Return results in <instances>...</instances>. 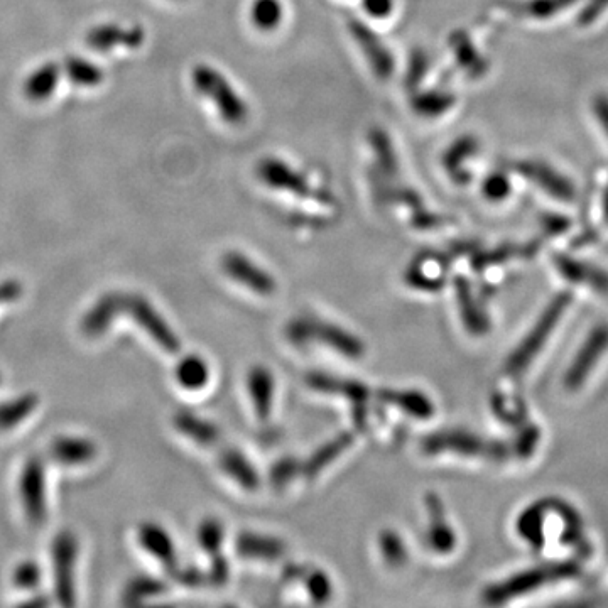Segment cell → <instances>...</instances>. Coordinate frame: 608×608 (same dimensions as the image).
<instances>
[{"mask_svg": "<svg viewBox=\"0 0 608 608\" xmlns=\"http://www.w3.org/2000/svg\"><path fill=\"white\" fill-rule=\"evenodd\" d=\"M119 315H129L137 321L144 332L151 335L152 340L158 343L168 353L180 350L178 337L171 332L166 321L159 316L152 304L139 294L109 293L104 294L93 304L87 315L83 316L82 332L87 337H100L109 330L112 321Z\"/></svg>", "mask_w": 608, "mask_h": 608, "instance_id": "cell-1", "label": "cell"}, {"mask_svg": "<svg viewBox=\"0 0 608 608\" xmlns=\"http://www.w3.org/2000/svg\"><path fill=\"white\" fill-rule=\"evenodd\" d=\"M191 85L201 98L212 105L218 119L228 127H242L250 117V105L222 70L198 63L191 71Z\"/></svg>", "mask_w": 608, "mask_h": 608, "instance_id": "cell-2", "label": "cell"}, {"mask_svg": "<svg viewBox=\"0 0 608 608\" xmlns=\"http://www.w3.org/2000/svg\"><path fill=\"white\" fill-rule=\"evenodd\" d=\"M256 176L262 185L274 191H283L303 200H315L321 205H330L333 201L330 193H325L313 185L308 174L276 156L262 158L257 163Z\"/></svg>", "mask_w": 608, "mask_h": 608, "instance_id": "cell-3", "label": "cell"}, {"mask_svg": "<svg viewBox=\"0 0 608 608\" xmlns=\"http://www.w3.org/2000/svg\"><path fill=\"white\" fill-rule=\"evenodd\" d=\"M571 293H561L556 298L551 299V303L546 306L543 315L539 316L536 325L532 326L531 332L522 340L521 345L516 348V352L512 353L505 369L511 375H519L531 365L532 360L538 357L541 348L548 342L549 335L553 333L556 325L560 323L561 316L565 313L566 308L571 304Z\"/></svg>", "mask_w": 608, "mask_h": 608, "instance_id": "cell-4", "label": "cell"}, {"mask_svg": "<svg viewBox=\"0 0 608 608\" xmlns=\"http://www.w3.org/2000/svg\"><path fill=\"white\" fill-rule=\"evenodd\" d=\"M578 573V566L573 563H558V565L541 566L534 570L524 571L512 576L504 583L494 585L485 592V602L504 603L511 598L521 597L524 593L534 592L556 581L571 578Z\"/></svg>", "mask_w": 608, "mask_h": 608, "instance_id": "cell-5", "label": "cell"}, {"mask_svg": "<svg viewBox=\"0 0 608 608\" xmlns=\"http://www.w3.org/2000/svg\"><path fill=\"white\" fill-rule=\"evenodd\" d=\"M347 29L350 36L355 39L357 48L360 49V53L364 56L375 78L384 80V82L389 80L396 71V56L384 43V39L357 17L348 19Z\"/></svg>", "mask_w": 608, "mask_h": 608, "instance_id": "cell-6", "label": "cell"}, {"mask_svg": "<svg viewBox=\"0 0 608 608\" xmlns=\"http://www.w3.org/2000/svg\"><path fill=\"white\" fill-rule=\"evenodd\" d=\"M19 494L29 522L34 526L44 524L48 509H46V470H44L43 458L33 456L22 468Z\"/></svg>", "mask_w": 608, "mask_h": 608, "instance_id": "cell-7", "label": "cell"}, {"mask_svg": "<svg viewBox=\"0 0 608 608\" xmlns=\"http://www.w3.org/2000/svg\"><path fill=\"white\" fill-rule=\"evenodd\" d=\"M78 543L75 534L63 531L53 543V566H55L56 598L61 605H75V561Z\"/></svg>", "mask_w": 608, "mask_h": 608, "instance_id": "cell-8", "label": "cell"}, {"mask_svg": "<svg viewBox=\"0 0 608 608\" xmlns=\"http://www.w3.org/2000/svg\"><path fill=\"white\" fill-rule=\"evenodd\" d=\"M424 448L431 453L455 451L462 455L487 456L494 460H504L505 456L509 455V450L504 443L484 440L480 436L465 433V431H450V433L431 436L424 443Z\"/></svg>", "mask_w": 608, "mask_h": 608, "instance_id": "cell-9", "label": "cell"}, {"mask_svg": "<svg viewBox=\"0 0 608 608\" xmlns=\"http://www.w3.org/2000/svg\"><path fill=\"white\" fill-rule=\"evenodd\" d=\"M289 337L293 338L294 342L299 343L306 342V340H318V342L337 348L352 359H357L362 355V343L355 340V337H350L347 332H343L337 326L330 325V323H321V321L316 320L296 321L289 328Z\"/></svg>", "mask_w": 608, "mask_h": 608, "instance_id": "cell-10", "label": "cell"}, {"mask_svg": "<svg viewBox=\"0 0 608 608\" xmlns=\"http://www.w3.org/2000/svg\"><path fill=\"white\" fill-rule=\"evenodd\" d=\"M146 41V33L141 26H122L117 22H104L93 26L85 36V43L95 53H110L115 49L141 48Z\"/></svg>", "mask_w": 608, "mask_h": 608, "instance_id": "cell-11", "label": "cell"}, {"mask_svg": "<svg viewBox=\"0 0 608 608\" xmlns=\"http://www.w3.org/2000/svg\"><path fill=\"white\" fill-rule=\"evenodd\" d=\"M608 348V326L600 325L588 335L587 340L576 353L575 359L571 362V367L565 375V386L570 391H576L578 387L585 384L588 375L598 360L602 359L603 353Z\"/></svg>", "mask_w": 608, "mask_h": 608, "instance_id": "cell-12", "label": "cell"}, {"mask_svg": "<svg viewBox=\"0 0 608 608\" xmlns=\"http://www.w3.org/2000/svg\"><path fill=\"white\" fill-rule=\"evenodd\" d=\"M222 269L228 277H232L245 288L252 289L254 293L271 294L276 289V281L272 276L237 250H230L223 256Z\"/></svg>", "mask_w": 608, "mask_h": 608, "instance_id": "cell-13", "label": "cell"}, {"mask_svg": "<svg viewBox=\"0 0 608 608\" xmlns=\"http://www.w3.org/2000/svg\"><path fill=\"white\" fill-rule=\"evenodd\" d=\"M63 70L61 63L46 61L43 65L36 66L22 82V95L31 104H44L55 97L56 90L60 87Z\"/></svg>", "mask_w": 608, "mask_h": 608, "instance_id": "cell-14", "label": "cell"}, {"mask_svg": "<svg viewBox=\"0 0 608 608\" xmlns=\"http://www.w3.org/2000/svg\"><path fill=\"white\" fill-rule=\"evenodd\" d=\"M517 171L558 200L571 201L575 198L576 191L573 183L563 174L549 168L548 164L538 163V161H522L517 164Z\"/></svg>", "mask_w": 608, "mask_h": 608, "instance_id": "cell-15", "label": "cell"}, {"mask_svg": "<svg viewBox=\"0 0 608 608\" xmlns=\"http://www.w3.org/2000/svg\"><path fill=\"white\" fill-rule=\"evenodd\" d=\"M477 154L478 141L467 134V136L458 137L456 141L451 142L441 156V166L448 174V178L455 181L456 185H467L468 181L472 180V174L467 168V161L475 158Z\"/></svg>", "mask_w": 608, "mask_h": 608, "instance_id": "cell-16", "label": "cell"}, {"mask_svg": "<svg viewBox=\"0 0 608 608\" xmlns=\"http://www.w3.org/2000/svg\"><path fill=\"white\" fill-rule=\"evenodd\" d=\"M554 264L571 283L585 284V286L597 289L598 293H608V272L603 271L600 267L592 266L587 262L575 261V259L561 256V254L554 257Z\"/></svg>", "mask_w": 608, "mask_h": 608, "instance_id": "cell-17", "label": "cell"}, {"mask_svg": "<svg viewBox=\"0 0 608 608\" xmlns=\"http://www.w3.org/2000/svg\"><path fill=\"white\" fill-rule=\"evenodd\" d=\"M49 458L53 462L65 465V467H76L92 462L97 455V446L87 438H58L49 446Z\"/></svg>", "mask_w": 608, "mask_h": 608, "instance_id": "cell-18", "label": "cell"}, {"mask_svg": "<svg viewBox=\"0 0 608 608\" xmlns=\"http://www.w3.org/2000/svg\"><path fill=\"white\" fill-rule=\"evenodd\" d=\"M139 541L146 551L158 558L171 575H178V561L174 554V546L168 532L156 524H142L139 529Z\"/></svg>", "mask_w": 608, "mask_h": 608, "instance_id": "cell-19", "label": "cell"}, {"mask_svg": "<svg viewBox=\"0 0 608 608\" xmlns=\"http://www.w3.org/2000/svg\"><path fill=\"white\" fill-rule=\"evenodd\" d=\"M61 70L73 87L97 88L104 83V70L83 56H66L65 60L61 61Z\"/></svg>", "mask_w": 608, "mask_h": 608, "instance_id": "cell-20", "label": "cell"}, {"mask_svg": "<svg viewBox=\"0 0 608 608\" xmlns=\"http://www.w3.org/2000/svg\"><path fill=\"white\" fill-rule=\"evenodd\" d=\"M286 19L283 0H252L249 6V21L262 34L276 33Z\"/></svg>", "mask_w": 608, "mask_h": 608, "instance_id": "cell-21", "label": "cell"}, {"mask_svg": "<svg viewBox=\"0 0 608 608\" xmlns=\"http://www.w3.org/2000/svg\"><path fill=\"white\" fill-rule=\"evenodd\" d=\"M450 48L455 56L456 63L467 71L470 76H482L487 71V61L484 56L478 53L472 39L468 38L467 33L456 31L450 36Z\"/></svg>", "mask_w": 608, "mask_h": 608, "instance_id": "cell-22", "label": "cell"}, {"mask_svg": "<svg viewBox=\"0 0 608 608\" xmlns=\"http://www.w3.org/2000/svg\"><path fill=\"white\" fill-rule=\"evenodd\" d=\"M455 102V95L443 90H424V92L419 90L411 95L413 112L423 119H438L446 112H450Z\"/></svg>", "mask_w": 608, "mask_h": 608, "instance_id": "cell-23", "label": "cell"}, {"mask_svg": "<svg viewBox=\"0 0 608 608\" xmlns=\"http://www.w3.org/2000/svg\"><path fill=\"white\" fill-rule=\"evenodd\" d=\"M249 391L256 413L262 421H266L272 409V392H274L272 375L266 369L256 367L249 375Z\"/></svg>", "mask_w": 608, "mask_h": 608, "instance_id": "cell-24", "label": "cell"}, {"mask_svg": "<svg viewBox=\"0 0 608 608\" xmlns=\"http://www.w3.org/2000/svg\"><path fill=\"white\" fill-rule=\"evenodd\" d=\"M36 408L38 396L34 394H24L0 404V429L16 428L24 419L29 418Z\"/></svg>", "mask_w": 608, "mask_h": 608, "instance_id": "cell-25", "label": "cell"}, {"mask_svg": "<svg viewBox=\"0 0 608 608\" xmlns=\"http://www.w3.org/2000/svg\"><path fill=\"white\" fill-rule=\"evenodd\" d=\"M237 548H239L240 556L276 560L283 553L284 546L277 539L262 538L256 534H244V536H240Z\"/></svg>", "mask_w": 608, "mask_h": 608, "instance_id": "cell-26", "label": "cell"}, {"mask_svg": "<svg viewBox=\"0 0 608 608\" xmlns=\"http://www.w3.org/2000/svg\"><path fill=\"white\" fill-rule=\"evenodd\" d=\"M429 509L435 514L433 517V524L429 527L428 541L436 551L441 553H448L455 546V534L451 531L450 526L443 521L441 516V505L438 499L428 500Z\"/></svg>", "mask_w": 608, "mask_h": 608, "instance_id": "cell-27", "label": "cell"}, {"mask_svg": "<svg viewBox=\"0 0 608 608\" xmlns=\"http://www.w3.org/2000/svg\"><path fill=\"white\" fill-rule=\"evenodd\" d=\"M384 401L394 402L397 408H401L406 413L418 416V418H429L433 414V406L428 401V397L418 392H386L382 394Z\"/></svg>", "mask_w": 608, "mask_h": 608, "instance_id": "cell-28", "label": "cell"}, {"mask_svg": "<svg viewBox=\"0 0 608 608\" xmlns=\"http://www.w3.org/2000/svg\"><path fill=\"white\" fill-rule=\"evenodd\" d=\"M176 428L180 429L181 433L190 436L191 440L203 445H212L213 441H217L218 435L212 424L200 421L193 414L181 413L174 419Z\"/></svg>", "mask_w": 608, "mask_h": 608, "instance_id": "cell-29", "label": "cell"}, {"mask_svg": "<svg viewBox=\"0 0 608 608\" xmlns=\"http://www.w3.org/2000/svg\"><path fill=\"white\" fill-rule=\"evenodd\" d=\"M176 379L186 389H200L207 384V364L195 355L186 357L185 360H181L178 369H176Z\"/></svg>", "mask_w": 608, "mask_h": 608, "instance_id": "cell-30", "label": "cell"}, {"mask_svg": "<svg viewBox=\"0 0 608 608\" xmlns=\"http://www.w3.org/2000/svg\"><path fill=\"white\" fill-rule=\"evenodd\" d=\"M310 386L320 391H338L337 394L347 396L352 401L359 402L365 399L364 386H360L359 382H345V380L332 379L328 375H313L310 377Z\"/></svg>", "mask_w": 608, "mask_h": 608, "instance_id": "cell-31", "label": "cell"}, {"mask_svg": "<svg viewBox=\"0 0 608 608\" xmlns=\"http://www.w3.org/2000/svg\"><path fill=\"white\" fill-rule=\"evenodd\" d=\"M222 467L228 475L244 485L245 489H254L257 484L256 473L250 468L249 463L245 462V458L239 455L237 451H227L222 456Z\"/></svg>", "mask_w": 608, "mask_h": 608, "instance_id": "cell-32", "label": "cell"}, {"mask_svg": "<svg viewBox=\"0 0 608 608\" xmlns=\"http://www.w3.org/2000/svg\"><path fill=\"white\" fill-rule=\"evenodd\" d=\"M164 585L161 581L154 580V578H136L132 580L124 592V603L125 605H136L141 603L149 597H156L158 593L163 592Z\"/></svg>", "mask_w": 608, "mask_h": 608, "instance_id": "cell-33", "label": "cell"}, {"mask_svg": "<svg viewBox=\"0 0 608 608\" xmlns=\"http://www.w3.org/2000/svg\"><path fill=\"white\" fill-rule=\"evenodd\" d=\"M458 298H460V303H462L463 308V320H465V325L475 333H484L489 325H487V320H485L484 313L478 310L477 304L473 301L472 296L468 294L467 283L462 281V288L458 286Z\"/></svg>", "mask_w": 608, "mask_h": 608, "instance_id": "cell-34", "label": "cell"}, {"mask_svg": "<svg viewBox=\"0 0 608 608\" xmlns=\"http://www.w3.org/2000/svg\"><path fill=\"white\" fill-rule=\"evenodd\" d=\"M350 435H342L338 436L337 440H333L332 443H328L325 448H321V450L316 451V455L313 456V460L308 463V467H306V473L308 475H316V473L320 472L321 468L326 467L328 463L332 462L335 456L340 455L348 445H350Z\"/></svg>", "mask_w": 608, "mask_h": 608, "instance_id": "cell-35", "label": "cell"}, {"mask_svg": "<svg viewBox=\"0 0 608 608\" xmlns=\"http://www.w3.org/2000/svg\"><path fill=\"white\" fill-rule=\"evenodd\" d=\"M511 190V180L507 178V174L500 173V171L489 174L482 183V193L487 200L494 201V203L505 200L507 196L511 195Z\"/></svg>", "mask_w": 608, "mask_h": 608, "instance_id": "cell-36", "label": "cell"}, {"mask_svg": "<svg viewBox=\"0 0 608 608\" xmlns=\"http://www.w3.org/2000/svg\"><path fill=\"white\" fill-rule=\"evenodd\" d=\"M39 580H41V570L33 561H24L14 571V583L24 590H33L38 587Z\"/></svg>", "mask_w": 608, "mask_h": 608, "instance_id": "cell-37", "label": "cell"}, {"mask_svg": "<svg viewBox=\"0 0 608 608\" xmlns=\"http://www.w3.org/2000/svg\"><path fill=\"white\" fill-rule=\"evenodd\" d=\"M578 0H534L527 6V12L534 17L554 16L556 12L573 6Z\"/></svg>", "mask_w": 608, "mask_h": 608, "instance_id": "cell-38", "label": "cell"}, {"mask_svg": "<svg viewBox=\"0 0 608 608\" xmlns=\"http://www.w3.org/2000/svg\"><path fill=\"white\" fill-rule=\"evenodd\" d=\"M519 531L522 532L524 538L531 539V543H543V536H541V514L538 511L524 512V516L519 521Z\"/></svg>", "mask_w": 608, "mask_h": 608, "instance_id": "cell-39", "label": "cell"}, {"mask_svg": "<svg viewBox=\"0 0 608 608\" xmlns=\"http://www.w3.org/2000/svg\"><path fill=\"white\" fill-rule=\"evenodd\" d=\"M200 543L208 553H215L222 546V526L215 521H207L200 529Z\"/></svg>", "mask_w": 608, "mask_h": 608, "instance_id": "cell-40", "label": "cell"}, {"mask_svg": "<svg viewBox=\"0 0 608 608\" xmlns=\"http://www.w3.org/2000/svg\"><path fill=\"white\" fill-rule=\"evenodd\" d=\"M428 70L429 58L426 56V53H423V51L413 53V58H411V63H409L408 78H406L408 87L413 90L418 83H421Z\"/></svg>", "mask_w": 608, "mask_h": 608, "instance_id": "cell-41", "label": "cell"}, {"mask_svg": "<svg viewBox=\"0 0 608 608\" xmlns=\"http://www.w3.org/2000/svg\"><path fill=\"white\" fill-rule=\"evenodd\" d=\"M362 9L372 19H389L396 9V0H362Z\"/></svg>", "mask_w": 608, "mask_h": 608, "instance_id": "cell-42", "label": "cell"}, {"mask_svg": "<svg viewBox=\"0 0 608 608\" xmlns=\"http://www.w3.org/2000/svg\"><path fill=\"white\" fill-rule=\"evenodd\" d=\"M382 549H384V556L391 563H399L404 560V548H402L401 539L397 538L396 534H391V532L384 534Z\"/></svg>", "mask_w": 608, "mask_h": 608, "instance_id": "cell-43", "label": "cell"}, {"mask_svg": "<svg viewBox=\"0 0 608 608\" xmlns=\"http://www.w3.org/2000/svg\"><path fill=\"white\" fill-rule=\"evenodd\" d=\"M310 592L313 597L318 598L320 602H325L326 598L330 597V583L328 578L321 573H315L311 576Z\"/></svg>", "mask_w": 608, "mask_h": 608, "instance_id": "cell-44", "label": "cell"}, {"mask_svg": "<svg viewBox=\"0 0 608 608\" xmlns=\"http://www.w3.org/2000/svg\"><path fill=\"white\" fill-rule=\"evenodd\" d=\"M593 112L597 115L598 122L602 125L603 132L608 137V95L602 93L593 100Z\"/></svg>", "mask_w": 608, "mask_h": 608, "instance_id": "cell-45", "label": "cell"}, {"mask_svg": "<svg viewBox=\"0 0 608 608\" xmlns=\"http://www.w3.org/2000/svg\"><path fill=\"white\" fill-rule=\"evenodd\" d=\"M22 294L21 284L16 281H7L0 284V304L12 303Z\"/></svg>", "mask_w": 608, "mask_h": 608, "instance_id": "cell-46", "label": "cell"}, {"mask_svg": "<svg viewBox=\"0 0 608 608\" xmlns=\"http://www.w3.org/2000/svg\"><path fill=\"white\" fill-rule=\"evenodd\" d=\"M608 6V0H592V4H588L587 9L581 14L580 21L583 24H590V22L597 19L598 14Z\"/></svg>", "mask_w": 608, "mask_h": 608, "instance_id": "cell-47", "label": "cell"}, {"mask_svg": "<svg viewBox=\"0 0 608 608\" xmlns=\"http://www.w3.org/2000/svg\"><path fill=\"white\" fill-rule=\"evenodd\" d=\"M603 215H605V220L608 222V185L605 188V193H603Z\"/></svg>", "mask_w": 608, "mask_h": 608, "instance_id": "cell-48", "label": "cell"}]
</instances>
